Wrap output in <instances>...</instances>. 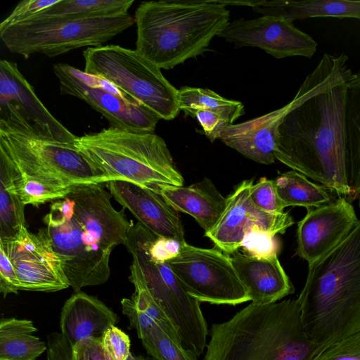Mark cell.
Masks as SVG:
<instances>
[{
  "instance_id": "obj_1",
  "label": "cell",
  "mask_w": 360,
  "mask_h": 360,
  "mask_svg": "<svg viewBox=\"0 0 360 360\" xmlns=\"http://www.w3.org/2000/svg\"><path fill=\"white\" fill-rule=\"evenodd\" d=\"M345 53H324L300 86L278 127L276 159L321 183L338 196L353 198L346 165V108L354 74Z\"/></svg>"
},
{
  "instance_id": "obj_2",
  "label": "cell",
  "mask_w": 360,
  "mask_h": 360,
  "mask_svg": "<svg viewBox=\"0 0 360 360\" xmlns=\"http://www.w3.org/2000/svg\"><path fill=\"white\" fill-rule=\"evenodd\" d=\"M112 197L103 184L74 185L64 198L51 204L43 219L75 292L108 281L110 255L125 244L134 224L125 209L118 211L112 206Z\"/></svg>"
},
{
  "instance_id": "obj_3",
  "label": "cell",
  "mask_w": 360,
  "mask_h": 360,
  "mask_svg": "<svg viewBox=\"0 0 360 360\" xmlns=\"http://www.w3.org/2000/svg\"><path fill=\"white\" fill-rule=\"evenodd\" d=\"M297 300L306 333L323 349L360 330V219L337 247L308 265Z\"/></svg>"
},
{
  "instance_id": "obj_4",
  "label": "cell",
  "mask_w": 360,
  "mask_h": 360,
  "mask_svg": "<svg viewBox=\"0 0 360 360\" xmlns=\"http://www.w3.org/2000/svg\"><path fill=\"white\" fill-rule=\"evenodd\" d=\"M210 332L204 360H315L324 350L306 333L297 300L252 302Z\"/></svg>"
},
{
  "instance_id": "obj_5",
  "label": "cell",
  "mask_w": 360,
  "mask_h": 360,
  "mask_svg": "<svg viewBox=\"0 0 360 360\" xmlns=\"http://www.w3.org/2000/svg\"><path fill=\"white\" fill-rule=\"evenodd\" d=\"M227 1H150L134 14L136 51L169 70L208 50L229 22Z\"/></svg>"
},
{
  "instance_id": "obj_6",
  "label": "cell",
  "mask_w": 360,
  "mask_h": 360,
  "mask_svg": "<svg viewBox=\"0 0 360 360\" xmlns=\"http://www.w3.org/2000/svg\"><path fill=\"white\" fill-rule=\"evenodd\" d=\"M0 150L20 175L65 187L108 182L74 143L43 133L15 104L0 103Z\"/></svg>"
},
{
  "instance_id": "obj_7",
  "label": "cell",
  "mask_w": 360,
  "mask_h": 360,
  "mask_svg": "<svg viewBox=\"0 0 360 360\" xmlns=\"http://www.w3.org/2000/svg\"><path fill=\"white\" fill-rule=\"evenodd\" d=\"M74 144L108 181H127L155 192L162 185L184 186L165 141L155 133L110 127L77 136Z\"/></svg>"
},
{
  "instance_id": "obj_8",
  "label": "cell",
  "mask_w": 360,
  "mask_h": 360,
  "mask_svg": "<svg viewBox=\"0 0 360 360\" xmlns=\"http://www.w3.org/2000/svg\"><path fill=\"white\" fill-rule=\"evenodd\" d=\"M83 56L86 74L110 82L160 119L171 120L179 115L178 90L136 50L103 45L87 48Z\"/></svg>"
},
{
  "instance_id": "obj_9",
  "label": "cell",
  "mask_w": 360,
  "mask_h": 360,
  "mask_svg": "<svg viewBox=\"0 0 360 360\" xmlns=\"http://www.w3.org/2000/svg\"><path fill=\"white\" fill-rule=\"evenodd\" d=\"M134 23L129 13L104 18L60 19L34 16L0 29V38L13 53L54 57L81 47H98Z\"/></svg>"
},
{
  "instance_id": "obj_10",
  "label": "cell",
  "mask_w": 360,
  "mask_h": 360,
  "mask_svg": "<svg viewBox=\"0 0 360 360\" xmlns=\"http://www.w3.org/2000/svg\"><path fill=\"white\" fill-rule=\"evenodd\" d=\"M185 290L200 302L236 305L250 300L231 256L217 248L185 243L167 261Z\"/></svg>"
},
{
  "instance_id": "obj_11",
  "label": "cell",
  "mask_w": 360,
  "mask_h": 360,
  "mask_svg": "<svg viewBox=\"0 0 360 360\" xmlns=\"http://www.w3.org/2000/svg\"><path fill=\"white\" fill-rule=\"evenodd\" d=\"M127 248L140 265L145 287L176 327L183 344L197 356L202 354L208 328L200 302L185 290L167 261L153 258L135 248Z\"/></svg>"
},
{
  "instance_id": "obj_12",
  "label": "cell",
  "mask_w": 360,
  "mask_h": 360,
  "mask_svg": "<svg viewBox=\"0 0 360 360\" xmlns=\"http://www.w3.org/2000/svg\"><path fill=\"white\" fill-rule=\"evenodd\" d=\"M62 94L79 98L108 120L110 127L154 133L160 120L110 82L65 63L53 65Z\"/></svg>"
},
{
  "instance_id": "obj_13",
  "label": "cell",
  "mask_w": 360,
  "mask_h": 360,
  "mask_svg": "<svg viewBox=\"0 0 360 360\" xmlns=\"http://www.w3.org/2000/svg\"><path fill=\"white\" fill-rule=\"evenodd\" d=\"M0 248L15 269L20 290L51 292L70 287L44 227L34 233L24 226L15 237L0 240Z\"/></svg>"
},
{
  "instance_id": "obj_14",
  "label": "cell",
  "mask_w": 360,
  "mask_h": 360,
  "mask_svg": "<svg viewBox=\"0 0 360 360\" xmlns=\"http://www.w3.org/2000/svg\"><path fill=\"white\" fill-rule=\"evenodd\" d=\"M292 22L272 15L251 20L240 18L229 22L218 37L238 47H258L277 59L312 58L317 50L316 41Z\"/></svg>"
},
{
  "instance_id": "obj_15",
  "label": "cell",
  "mask_w": 360,
  "mask_h": 360,
  "mask_svg": "<svg viewBox=\"0 0 360 360\" xmlns=\"http://www.w3.org/2000/svg\"><path fill=\"white\" fill-rule=\"evenodd\" d=\"M252 180H244L226 198V205L219 220L205 236L217 248L231 255L238 250L246 233L258 227L274 236L284 233L294 224L289 212L272 214L257 207L250 196Z\"/></svg>"
},
{
  "instance_id": "obj_16",
  "label": "cell",
  "mask_w": 360,
  "mask_h": 360,
  "mask_svg": "<svg viewBox=\"0 0 360 360\" xmlns=\"http://www.w3.org/2000/svg\"><path fill=\"white\" fill-rule=\"evenodd\" d=\"M355 210L342 196L307 210L297 223V255L311 265L343 241L359 223Z\"/></svg>"
},
{
  "instance_id": "obj_17",
  "label": "cell",
  "mask_w": 360,
  "mask_h": 360,
  "mask_svg": "<svg viewBox=\"0 0 360 360\" xmlns=\"http://www.w3.org/2000/svg\"><path fill=\"white\" fill-rule=\"evenodd\" d=\"M105 186L114 199L151 232L186 243L178 212L159 193L123 180L109 181Z\"/></svg>"
},
{
  "instance_id": "obj_18",
  "label": "cell",
  "mask_w": 360,
  "mask_h": 360,
  "mask_svg": "<svg viewBox=\"0 0 360 360\" xmlns=\"http://www.w3.org/2000/svg\"><path fill=\"white\" fill-rule=\"evenodd\" d=\"M13 103L40 131L51 139L74 143L77 137L46 108L15 63L0 60V103Z\"/></svg>"
},
{
  "instance_id": "obj_19",
  "label": "cell",
  "mask_w": 360,
  "mask_h": 360,
  "mask_svg": "<svg viewBox=\"0 0 360 360\" xmlns=\"http://www.w3.org/2000/svg\"><path fill=\"white\" fill-rule=\"evenodd\" d=\"M292 107L291 101L262 116L230 124L219 132L218 139L255 162L272 164L276 160L274 153L278 127Z\"/></svg>"
},
{
  "instance_id": "obj_20",
  "label": "cell",
  "mask_w": 360,
  "mask_h": 360,
  "mask_svg": "<svg viewBox=\"0 0 360 360\" xmlns=\"http://www.w3.org/2000/svg\"><path fill=\"white\" fill-rule=\"evenodd\" d=\"M230 256L236 274L252 302H276L294 292L295 288L277 255L257 258L238 250Z\"/></svg>"
},
{
  "instance_id": "obj_21",
  "label": "cell",
  "mask_w": 360,
  "mask_h": 360,
  "mask_svg": "<svg viewBox=\"0 0 360 360\" xmlns=\"http://www.w3.org/2000/svg\"><path fill=\"white\" fill-rule=\"evenodd\" d=\"M119 321L118 315L102 301L80 290L75 292L61 309L60 333L74 346L86 338H101L108 328Z\"/></svg>"
},
{
  "instance_id": "obj_22",
  "label": "cell",
  "mask_w": 360,
  "mask_h": 360,
  "mask_svg": "<svg viewBox=\"0 0 360 360\" xmlns=\"http://www.w3.org/2000/svg\"><path fill=\"white\" fill-rule=\"evenodd\" d=\"M158 193L177 212L193 217L205 233L214 228L226 205V198L207 177L188 186L162 185Z\"/></svg>"
},
{
  "instance_id": "obj_23",
  "label": "cell",
  "mask_w": 360,
  "mask_h": 360,
  "mask_svg": "<svg viewBox=\"0 0 360 360\" xmlns=\"http://www.w3.org/2000/svg\"><path fill=\"white\" fill-rule=\"evenodd\" d=\"M262 15L283 17L292 21L312 18L360 20V1L305 0L257 1L252 7Z\"/></svg>"
},
{
  "instance_id": "obj_24",
  "label": "cell",
  "mask_w": 360,
  "mask_h": 360,
  "mask_svg": "<svg viewBox=\"0 0 360 360\" xmlns=\"http://www.w3.org/2000/svg\"><path fill=\"white\" fill-rule=\"evenodd\" d=\"M37 328L31 320L1 318L0 321V360H36L47 343L34 335Z\"/></svg>"
},
{
  "instance_id": "obj_25",
  "label": "cell",
  "mask_w": 360,
  "mask_h": 360,
  "mask_svg": "<svg viewBox=\"0 0 360 360\" xmlns=\"http://www.w3.org/2000/svg\"><path fill=\"white\" fill-rule=\"evenodd\" d=\"M18 171L0 150V240L15 237L26 226L25 206L16 190Z\"/></svg>"
},
{
  "instance_id": "obj_26",
  "label": "cell",
  "mask_w": 360,
  "mask_h": 360,
  "mask_svg": "<svg viewBox=\"0 0 360 360\" xmlns=\"http://www.w3.org/2000/svg\"><path fill=\"white\" fill-rule=\"evenodd\" d=\"M345 129L348 183L360 207V72L349 82Z\"/></svg>"
},
{
  "instance_id": "obj_27",
  "label": "cell",
  "mask_w": 360,
  "mask_h": 360,
  "mask_svg": "<svg viewBox=\"0 0 360 360\" xmlns=\"http://www.w3.org/2000/svg\"><path fill=\"white\" fill-rule=\"evenodd\" d=\"M278 195L286 207H317L332 201L330 191L322 184L309 181L297 171L281 174L275 180Z\"/></svg>"
},
{
  "instance_id": "obj_28",
  "label": "cell",
  "mask_w": 360,
  "mask_h": 360,
  "mask_svg": "<svg viewBox=\"0 0 360 360\" xmlns=\"http://www.w3.org/2000/svg\"><path fill=\"white\" fill-rule=\"evenodd\" d=\"M139 338L154 360H198L193 350L183 346L178 330L169 319L156 321Z\"/></svg>"
},
{
  "instance_id": "obj_29",
  "label": "cell",
  "mask_w": 360,
  "mask_h": 360,
  "mask_svg": "<svg viewBox=\"0 0 360 360\" xmlns=\"http://www.w3.org/2000/svg\"><path fill=\"white\" fill-rule=\"evenodd\" d=\"M134 2V0H58L34 16L60 19L104 18L127 13Z\"/></svg>"
},
{
  "instance_id": "obj_30",
  "label": "cell",
  "mask_w": 360,
  "mask_h": 360,
  "mask_svg": "<svg viewBox=\"0 0 360 360\" xmlns=\"http://www.w3.org/2000/svg\"><path fill=\"white\" fill-rule=\"evenodd\" d=\"M178 105L180 110L193 116L198 110L215 112L230 124L245 114L243 104L226 99L208 89L183 86L178 89Z\"/></svg>"
},
{
  "instance_id": "obj_31",
  "label": "cell",
  "mask_w": 360,
  "mask_h": 360,
  "mask_svg": "<svg viewBox=\"0 0 360 360\" xmlns=\"http://www.w3.org/2000/svg\"><path fill=\"white\" fill-rule=\"evenodd\" d=\"M72 186H60L22 176L18 172L15 179L16 190L22 202L25 205L37 207L64 198L71 191Z\"/></svg>"
},
{
  "instance_id": "obj_32",
  "label": "cell",
  "mask_w": 360,
  "mask_h": 360,
  "mask_svg": "<svg viewBox=\"0 0 360 360\" xmlns=\"http://www.w3.org/2000/svg\"><path fill=\"white\" fill-rule=\"evenodd\" d=\"M240 248L248 256L266 258L277 255L279 244L274 235L254 227L246 233Z\"/></svg>"
},
{
  "instance_id": "obj_33",
  "label": "cell",
  "mask_w": 360,
  "mask_h": 360,
  "mask_svg": "<svg viewBox=\"0 0 360 360\" xmlns=\"http://www.w3.org/2000/svg\"><path fill=\"white\" fill-rule=\"evenodd\" d=\"M250 196L254 205L261 210L272 214L284 212V206L278 195L274 180L261 178L252 184Z\"/></svg>"
},
{
  "instance_id": "obj_34",
  "label": "cell",
  "mask_w": 360,
  "mask_h": 360,
  "mask_svg": "<svg viewBox=\"0 0 360 360\" xmlns=\"http://www.w3.org/2000/svg\"><path fill=\"white\" fill-rule=\"evenodd\" d=\"M101 340L108 360H127L131 354L129 335L116 326L108 328Z\"/></svg>"
},
{
  "instance_id": "obj_35",
  "label": "cell",
  "mask_w": 360,
  "mask_h": 360,
  "mask_svg": "<svg viewBox=\"0 0 360 360\" xmlns=\"http://www.w3.org/2000/svg\"><path fill=\"white\" fill-rule=\"evenodd\" d=\"M315 360H360V330L326 348Z\"/></svg>"
},
{
  "instance_id": "obj_36",
  "label": "cell",
  "mask_w": 360,
  "mask_h": 360,
  "mask_svg": "<svg viewBox=\"0 0 360 360\" xmlns=\"http://www.w3.org/2000/svg\"><path fill=\"white\" fill-rule=\"evenodd\" d=\"M58 1V0H23L1 22L0 29L25 21Z\"/></svg>"
},
{
  "instance_id": "obj_37",
  "label": "cell",
  "mask_w": 360,
  "mask_h": 360,
  "mask_svg": "<svg viewBox=\"0 0 360 360\" xmlns=\"http://www.w3.org/2000/svg\"><path fill=\"white\" fill-rule=\"evenodd\" d=\"M71 360H108L99 338L79 341L72 347Z\"/></svg>"
},
{
  "instance_id": "obj_38",
  "label": "cell",
  "mask_w": 360,
  "mask_h": 360,
  "mask_svg": "<svg viewBox=\"0 0 360 360\" xmlns=\"http://www.w3.org/2000/svg\"><path fill=\"white\" fill-rule=\"evenodd\" d=\"M20 283L15 269L3 248H0V292L4 297L8 294H17Z\"/></svg>"
},
{
  "instance_id": "obj_39",
  "label": "cell",
  "mask_w": 360,
  "mask_h": 360,
  "mask_svg": "<svg viewBox=\"0 0 360 360\" xmlns=\"http://www.w3.org/2000/svg\"><path fill=\"white\" fill-rule=\"evenodd\" d=\"M202 126L206 136L213 142L218 139L219 134L230 124L220 115L206 110H196L193 116Z\"/></svg>"
},
{
  "instance_id": "obj_40",
  "label": "cell",
  "mask_w": 360,
  "mask_h": 360,
  "mask_svg": "<svg viewBox=\"0 0 360 360\" xmlns=\"http://www.w3.org/2000/svg\"><path fill=\"white\" fill-rule=\"evenodd\" d=\"M47 360H71L72 346L60 333L53 332L47 336Z\"/></svg>"
},
{
  "instance_id": "obj_41",
  "label": "cell",
  "mask_w": 360,
  "mask_h": 360,
  "mask_svg": "<svg viewBox=\"0 0 360 360\" xmlns=\"http://www.w3.org/2000/svg\"><path fill=\"white\" fill-rule=\"evenodd\" d=\"M127 360H147L141 356H134L131 354L129 356Z\"/></svg>"
}]
</instances>
